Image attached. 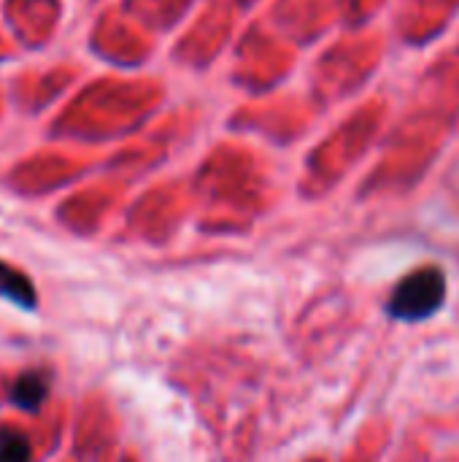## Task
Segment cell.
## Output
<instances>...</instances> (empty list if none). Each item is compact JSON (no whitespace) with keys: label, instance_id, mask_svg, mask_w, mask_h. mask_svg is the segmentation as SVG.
Segmentation results:
<instances>
[{"label":"cell","instance_id":"cell-4","mask_svg":"<svg viewBox=\"0 0 459 462\" xmlns=\"http://www.w3.org/2000/svg\"><path fill=\"white\" fill-rule=\"evenodd\" d=\"M0 462H30V444L16 430H0Z\"/></svg>","mask_w":459,"mask_h":462},{"label":"cell","instance_id":"cell-1","mask_svg":"<svg viewBox=\"0 0 459 462\" xmlns=\"http://www.w3.org/2000/svg\"><path fill=\"white\" fill-rule=\"evenodd\" d=\"M446 290V273L438 265L419 268L392 290L387 300V314L398 322H425L444 309Z\"/></svg>","mask_w":459,"mask_h":462},{"label":"cell","instance_id":"cell-2","mask_svg":"<svg viewBox=\"0 0 459 462\" xmlns=\"http://www.w3.org/2000/svg\"><path fill=\"white\" fill-rule=\"evenodd\" d=\"M0 298L27 309V311L35 309V303H38V295H35L30 279L22 271L11 268L5 263H0Z\"/></svg>","mask_w":459,"mask_h":462},{"label":"cell","instance_id":"cell-3","mask_svg":"<svg viewBox=\"0 0 459 462\" xmlns=\"http://www.w3.org/2000/svg\"><path fill=\"white\" fill-rule=\"evenodd\" d=\"M46 395H49V379L35 371L22 374L11 390V401L24 411H38L41 403L46 401Z\"/></svg>","mask_w":459,"mask_h":462},{"label":"cell","instance_id":"cell-5","mask_svg":"<svg viewBox=\"0 0 459 462\" xmlns=\"http://www.w3.org/2000/svg\"><path fill=\"white\" fill-rule=\"evenodd\" d=\"M311 462H322V460H311Z\"/></svg>","mask_w":459,"mask_h":462}]
</instances>
